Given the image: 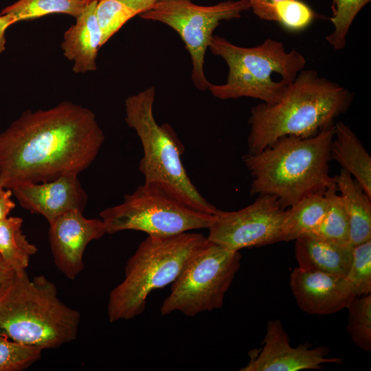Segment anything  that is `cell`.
Instances as JSON below:
<instances>
[{
  "label": "cell",
  "instance_id": "obj_1",
  "mask_svg": "<svg viewBox=\"0 0 371 371\" xmlns=\"http://www.w3.org/2000/svg\"><path fill=\"white\" fill-rule=\"evenodd\" d=\"M104 134L95 113L71 101L27 110L0 133V183H26L78 175L95 159Z\"/></svg>",
  "mask_w": 371,
  "mask_h": 371
},
{
  "label": "cell",
  "instance_id": "obj_2",
  "mask_svg": "<svg viewBox=\"0 0 371 371\" xmlns=\"http://www.w3.org/2000/svg\"><path fill=\"white\" fill-rule=\"evenodd\" d=\"M353 94L313 70H302L281 99L251 109L249 154H256L284 136L313 137L334 124L350 106Z\"/></svg>",
  "mask_w": 371,
  "mask_h": 371
},
{
  "label": "cell",
  "instance_id": "obj_3",
  "mask_svg": "<svg viewBox=\"0 0 371 371\" xmlns=\"http://www.w3.org/2000/svg\"><path fill=\"white\" fill-rule=\"evenodd\" d=\"M333 136L334 124L310 137H282L258 153L245 155L251 195H272L286 209L309 195L324 194L336 186L329 174Z\"/></svg>",
  "mask_w": 371,
  "mask_h": 371
},
{
  "label": "cell",
  "instance_id": "obj_4",
  "mask_svg": "<svg viewBox=\"0 0 371 371\" xmlns=\"http://www.w3.org/2000/svg\"><path fill=\"white\" fill-rule=\"evenodd\" d=\"M80 313L58 297L54 282L43 275L30 278L14 272L0 284V333L16 343L41 350L74 341Z\"/></svg>",
  "mask_w": 371,
  "mask_h": 371
},
{
  "label": "cell",
  "instance_id": "obj_5",
  "mask_svg": "<svg viewBox=\"0 0 371 371\" xmlns=\"http://www.w3.org/2000/svg\"><path fill=\"white\" fill-rule=\"evenodd\" d=\"M208 242L207 236L195 232L147 236L128 258L124 278L109 293V321L131 319L142 314L149 294L172 284Z\"/></svg>",
  "mask_w": 371,
  "mask_h": 371
},
{
  "label": "cell",
  "instance_id": "obj_6",
  "mask_svg": "<svg viewBox=\"0 0 371 371\" xmlns=\"http://www.w3.org/2000/svg\"><path fill=\"white\" fill-rule=\"evenodd\" d=\"M208 47L223 58L229 68L225 83H211L208 87L212 95L221 100L248 97L274 104L306 65L302 54L294 49L286 52L282 42L271 38L244 47L213 35Z\"/></svg>",
  "mask_w": 371,
  "mask_h": 371
},
{
  "label": "cell",
  "instance_id": "obj_7",
  "mask_svg": "<svg viewBox=\"0 0 371 371\" xmlns=\"http://www.w3.org/2000/svg\"><path fill=\"white\" fill-rule=\"evenodd\" d=\"M155 87L151 86L128 97L125 121L139 137L143 156L139 170L144 183L161 188L181 203L213 214L216 208L199 192L188 177L181 159V146L168 124L159 125L154 116Z\"/></svg>",
  "mask_w": 371,
  "mask_h": 371
},
{
  "label": "cell",
  "instance_id": "obj_8",
  "mask_svg": "<svg viewBox=\"0 0 371 371\" xmlns=\"http://www.w3.org/2000/svg\"><path fill=\"white\" fill-rule=\"evenodd\" d=\"M106 234L124 230L167 236L193 229H208L214 218L172 197L159 187L144 183L123 201L100 213Z\"/></svg>",
  "mask_w": 371,
  "mask_h": 371
},
{
  "label": "cell",
  "instance_id": "obj_9",
  "mask_svg": "<svg viewBox=\"0 0 371 371\" xmlns=\"http://www.w3.org/2000/svg\"><path fill=\"white\" fill-rule=\"evenodd\" d=\"M240 260L239 251L209 240L172 283L170 293L161 304V314L179 311L193 317L221 308Z\"/></svg>",
  "mask_w": 371,
  "mask_h": 371
},
{
  "label": "cell",
  "instance_id": "obj_10",
  "mask_svg": "<svg viewBox=\"0 0 371 371\" xmlns=\"http://www.w3.org/2000/svg\"><path fill=\"white\" fill-rule=\"evenodd\" d=\"M249 9L248 0H228L207 6L192 0H158L139 16L164 23L179 34L192 60V80L197 89L205 91L211 83L204 73L205 54L214 30L221 21L238 19Z\"/></svg>",
  "mask_w": 371,
  "mask_h": 371
},
{
  "label": "cell",
  "instance_id": "obj_11",
  "mask_svg": "<svg viewBox=\"0 0 371 371\" xmlns=\"http://www.w3.org/2000/svg\"><path fill=\"white\" fill-rule=\"evenodd\" d=\"M286 212L276 197L258 195L253 203L239 210L216 209L207 238L234 251L284 241Z\"/></svg>",
  "mask_w": 371,
  "mask_h": 371
},
{
  "label": "cell",
  "instance_id": "obj_12",
  "mask_svg": "<svg viewBox=\"0 0 371 371\" xmlns=\"http://www.w3.org/2000/svg\"><path fill=\"white\" fill-rule=\"evenodd\" d=\"M262 348L249 351L250 359L241 371H298L318 370L326 363H341L337 357H327L326 346L311 348L306 343L297 347L290 344L289 336L280 319L268 322Z\"/></svg>",
  "mask_w": 371,
  "mask_h": 371
},
{
  "label": "cell",
  "instance_id": "obj_13",
  "mask_svg": "<svg viewBox=\"0 0 371 371\" xmlns=\"http://www.w3.org/2000/svg\"><path fill=\"white\" fill-rule=\"evenodd\" d=\"M82 213L69 211L49 223V240L54 264L70 280H75L83 270L87 245L106 234L102 219L87 218Z\"/></svg>",
  "mask_w": 371,
  "mask_h": 371
},
{
  "label": "cell",
  "instance_id": "obj_14",
  "mask_svg": "<svg viewBox=\"0 0 371 371\" xmlns=\"http://www.w3.org/2000/svg\"><path fill=\"white\" fill-rule=\"evenodd\" d=\"M290 288L301 310L310 315H330L347 308L357 296L345 277L295 268Z\"/></svg>",
  "mask_w": 371,
  "mask_h": 371
},
{
  "label": "cell",
  "instance_id": "obj_15",
  "mask_svg": "<svg viewBox=\"0 0 371 371\" xmlns=\"http://www.w3.org/2000/svg\"><path fill=\"white\" fill-rule=\"evenodd\" d=\"M78 175L67 173L49 181L20 184L12 194L24 209L42 215L49 224L69 211L83 212L88 197Z\"/></svg>",
  "mask_w": 371,
  "mask_h": 371
},
{
  "label": "cell",
  "instance_id": "obj_16",
  "mask_svg": "<svg viewBox=\"0 0 371 371\" xmlns=\"http://www.w3.org/2000/svg\"><path fill=\"white\" fill-rule=\"evenodd\" d=\"M98 1H91L76 23L65 33L61 43L63 55L72 62V70L85 74L96 70L98 52L101 45V32L95 16Z\"/></svg>",
  "mask_w": 371,
  "mask_h": 371
},
{
  "label": "cell",
  "instance_id": "obj_17",
  "mask_svg": "<svg viewBox=\"0 0 371 371\" xmlns=\"http://www.w3.org/2000/svg\"><path fill=\"white\" fill-rule=\"evenodd\" d=\"M299 268L342 277L347 276L352 258V246L306 235L295 240Z\"/></svg>",
  "mask_w": 371,
  "mask_h": 371
},
{
  "label": "cell",
  "instance_id": "obj_18",
  "mask_svg": "<svg viewBox=\"0 0 371 371\" xmlns=\"http://www.w3.org/2000/svg\"><path fill=\"white\" fill-rule=\"evenodd\" d=\"M330 156L371 198V157L356 134L342 122L334 124Z\"/></svg>",
  "mask_w": 371,
  "mask_h": 371
},
{
  "label": "cell",
  "instance_id": "obj_19",
  "mask_svg": "<svg viewBox=\"0 0 371 371\" xmlns=\"http://www.w3.org/2000/svg\"><path fill=\"white\" fill-rule=\"evenodd\" d=\"M335 179L348 216L350 245L370 240L371 198L348 172L341 169Z\"/></svg>",
  "mask_w": 371,
  "mask_h": 371
},
{
  "label": "cell",
  "instance_id": "obj_20",
  "mask_svg": "<svg viewBox=\"0 0 371 371\" xmlns=\"http://www.w3.org/2000/svg\"><path fill=\"white\" fill-rule=\"evenodd\" d=\"M327 208L324 194L309 195L289 207L283 224L284 241L311 234L321 223Z\"/></svg>",
  "mask_w": 371,
  "mask_h": 371
},
{
  "label": "cell",
  "instance_id": "obj_21",
  "mask_svg": "<svg viewBox=\"0 0 371 371\" xmlns=\"http://www.w3.org/2000/svg\"><path fill=\"white\" fill-rule=\"evenodd\" d=\"M23 219L8 216L0 221V256L14 271L26 270L37 247L31 243L22 231Z\"/></svg>",
  "mask_w": 371,
  "mask_h": 371
},
{
  "label": "cell",
  "instance_id": "obj_22",
  "mask_svg": "<svg viewBox=\"0 0 371 371\" xmlns=\"http://www.w3.org/2000/svg\"><path fill=\"white\" fill-rule=\"evenodd\" d=\"M337 191V186H335L325 192L328 201L326 212L319 225L309 235L339 244L350 245L348 216Z\"/></svg>",
  "mask_w": 371,
  "mask_h": 371
},
{
  "label": "cell",
  "instance_id": "obj_23",
  "mask_svg": "<svg viewBox=\"0 0 371 371\" xmlns=\"http://www.w3.org/2000/svg\"><path fill=\"white\" fill-rule=\"evenodd\" d=\"M90 0H18L3 8L0 14H10L16 22L28 21L51 14H65L75 19Z\"/></svg>",
  "mask_w": 371,
  "mask_h": 371
},
{
  "label": "cell",
  "instance_id": "obj_24",
  "mask_svg": "<svg viewBox=\"0 0 371 371\" xmlns=\"http://www.w3.org/2000/svg\"><path fill=\"white\" fill-rule=\"evenodd\" d=\"M347 332L352 343L366 352L371 350V293L357 295L348 306Z\"/></svg>",
  "mask_w": 371,
  "mask_h": 371
},
{
  "label": "cell",
  "instance_id": "obj_25",
  "mask_svg": "<svg viewBox=\"0 0 371 371\" xmlns=\"http://www.w3.org/2000/svg\"><path fill=\"white\" fill-rule=\"evenodd\" d=\"M140 12L120 0H99L95 16L100 29L101 45L106 43L130 19Z\"/></svg>",
  "mask_w": 371,
  "mask_h": 371
},
{
  "label": "cell",
  "instance_id": "obj_26",
  "mask_svg": "<svg viewBox=\"0 0 371 371\" xmlns=\"http://www.w3.org/2000/svg\"><path fill=\"white\" fill-rule=\"evenodd\" d=\"M371 0H333L334 30L326 39L335 49L344 48L349 29L359 11Z\"/></svg>",
  "mask_w": 371,
  "mask_h": 371
},
{
  "label": "cell",
  "instance_id": "obj_27",
  "mask_svg": "<svg viewBox=\"0 0 371 371\" xmlns=\"http://www.w3.org/2000/svg\"><path fill=\"white\" fill-rule=\"evenodd\" d=\"M43 350L23 345L0 333V371H21L38 361Z\"/></svg>",
  "mask_w": 371,
  "mask_h": 371
},
{
  "label": "cell",
  "instance_id": "obj_28",
  "mask_svg": "<svg viewBox=\"0 0 371 371\" xmlns=\"http://www.w3.org/2000/svg\"><path fill=\"white\" fill-rule=\"evenodd\" d=\"M346 280L356 295L371 293V239L352 247V258Z\"/></svg>",
  "mask_w": 371,
  "mask_h": 371
},
{
  "label": "cell",
  "instance_id": "obj_29",
  "mask_svg": "<svg viewBox=\"0 0 371 371\" xmlns=\"http://www.w3.org/2000/svg\"><path fill=\"white\" fill-rule=\"evenodd\" d=\"M276 21L285 29L297 32L306 28L314 20L315 13L304 2L299 0H284L275 7Z\"/></svg>",
  "mask_w": 371,
  "mask_h": 371
},
{
  "label": "cell",
  "instance_id": "obj_30",
  "mask_svg": "<svg viewBox=\"0 0 371 371\" xmlns=\"http://www.w3.org/2000/svg\"><path fill=\"white\" fill-rule=\"evenodd\" d=\"M250 8L260 19L276 21V5L284 0H248Z\"/></svg>",
  "mask_w": 371,
  "mask_h": 371
},
{
  "label": "cell",
  "instance_id": "obj_31",
  "mask_svg": "<svg viewBox=\"0 0 371 371\" xmlns=\"http://www.w3.org/2000/svg\"><path fill=\"white\" fill-rule=\"evenodd\" d=\"M12 194V190L5 188L0 183V221L8 217L15 207V203L11 199Z\"/></svg>",
  "mask_w": 371,
  "mask_h": 371
},
{
  "label": "cell",
  "instance_id": "obj_32",
  "mask_svg": "<svg viewBox=\"0 0 371 371\" xmlns=\"http://www.w3.org/2000/svg\"><path fill=\"white\" fill-rule=\"evenodd\" d=\"M15 19L10 14H0V54L5 49V31L14 23Z\"/></svg>",
  "mask_w": 371,
  "mask_h": 371
},
{
  "label": "cell",
  "instance_id": "obj_33",
  "mask_svg": "<svg viewBox=\"0 0 371 371\" xmlns=\"http://www.w3.org/2000/svg\"><path fill=\"white\" fill-rule=\"evenodd\" d=\"M134 9L138 10L140 14L148 10L158 0H120Z\"/></svg>",
  "mask_w": 371,
  "mask_h": 371
},
{
  "label": "cell",
  "instance_id": "obj_34",
  "mask_svg": "<svg viewBox=\"0 0 371 371\" xmlns=\"http://www.w3.org/2000/svg\"><path fill=\"white\" fill-rule=\"evenodd\" d=\"M14 271L3 261L0 256V284L12 277Z\"/></svg>",
  "mask_w": 371,
  "mask_h": 371
},
{
  "label": "cell",
  "instance_id": "obj_35",
  "mask_svg": "<svg viewBox=\"0 0 371 371\" xmlns=\"http://www.w3.org/2000/svg\"><path fill=\"white\" fill-rule=\"evenodd\" d=\"M90 1H93V0H90ZM97 1H99V0H97Z\"/></svg>",
  "mask_w": 371,
  "mask_h": 371
}]
</instances>
